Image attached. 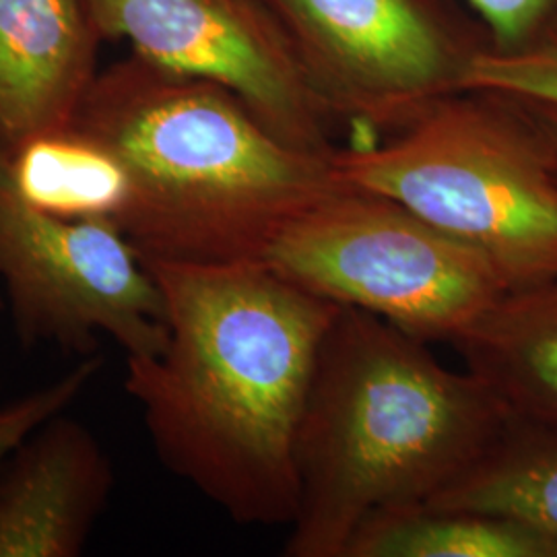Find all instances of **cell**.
Masks as SVG:
<instances>
[{
  "instance_id": "8",
  "label": "cell",
  "mask_w": 557,
  "mask_h": 557,
  "mask_svg": "<svg viewBox=\"0 0 557 557\" xmlns=\"http://www.w3.org/2000/svg\"><path fill=\"white\" fill-rule=\"evenodd\" d=\"M101 40H124L165 71L232 91L277 139L331 153L335 119L260 0H87Z\"/></svg>"
},
{
  "instance_id": "11",
  "label": "cell",
  "mask_w": 557,
  "mask_h": 557,
  "mask_svg": "<svg viewBox=\"0 0 557 557\" xmlns=\"http://www.w3.org/2000/svg\"><path fill=\"white\" fill-rule=\"evenodd\" d=\"M455 345L508 418L557 430V277L508 289Z\"/></svg>"
},
{
  "instance_id": "9",
  "label": "cell",
  "mask_w": 557,
  "mask_h": 557,
  "mask_svg": "<svg viewBox=\"0 0 557 557\" xmlns=\"http://www.w3.org/2000/svg\"><path fill=\"white\" fill-rule=\"evenodd\" d=\"M114 490L98 436L62 411L0 467V557H77Z\"/></svg>"
},
{
  "instance_id": "7",
  "label": "cell",
  "mask_w": 557,
  "mask_h": 557,
  "mask_svg": "<svg viewBox=\"0 0 557 557\" xmlns=\"http://www.w3.org/2000/svg\"><path fill=\"white\" fill-rule=\"evenodd\" d=\"M335 119L400 128L462 91L465 41L432 0H260Z\"/></svg>"
},
{
  "instance_id": "3",
  "label": "cell",
  "mask_w": 557,
  "mask_h": 557,
  "mask_svg": "<svg viewBox=\"0 0 557 557\" xmlns=\"http://www.w3.org/2000/svg\"><path fill=\"white\" fill-rule=\"evenodd\" d=\"M510 423L469 370L341 306L320 345L296 438L298 512L283 554L347 557L374 520L425 506Z\"/></svg>"
},
{
  "instance_id": "15",
  "label": "cell",
  "mask_w": 557,
  "mask_h": 557,
  "mask_svg": "<svg viewBox=\"0 0 557 557\" xmlns=\"http://www.w3.org/2000/svg\"><path fill=\"white\" fill-rule=\"evenodd\" d=\"M462 91H492L557 108V17L518 48L481 46L469 59Z\"/></svg>"
},
{
  "instance_id": "17",
  "label": "cell",
  "mask_w": 557,
  "mask_h": 557,
  "mask_svg": "<svg viewBox=\"0 0 557 557\" xmlns=\"http://www.w3.org/2000/svg\"><path fill=\"white\" fill-rule=\"evenodd\" d=\"M483 21L490 46L518 48L539 36L557 17V0H467Z\"/></svg>"
},
{
  "instance_id": "1",
  "label": "cell",
  "mask_w": 557,
  "mask_h": 557,
  "mask_svg": "<svg viewBox=\"0 0 557 557\" xmlns=\"http://www.w3.org/2000/svg\"><path fill=\"white\" fill-rule=\"evenodd\" d=\"M147 267L168 338L126 358L124 391L156 455L239 524H292L299 419L341 306L264 262Z\"/></svg>"
},
{
  "instance_id": "4",
  "label": "cell",
  "mask_w": 557,
  "mask_h": 557,
  "mask_svg": "<svg viewBox=\"0 0 557 557\" xmlns=\"http://www.w3.org/2000/svg\"><path fill=\"white\" fill-rule=\"evenodd\" d=\"M331 161L341 182L485 255L510 289L557 277V153L527 101L457 91L395 139L335 149Z\"/></svg>"
},
{
  "instance_id": "5",
  "label": "cell",
  "mask_w": 557,
  "mask_h": 557,
  "mask_svg": "<svg viewBox=\"0 0 557 557\" xmlns=\"http://www.w3.org/2000/svg\"><path fill=\"white\" fill-rule=\"evenodd\" d=\"M262 262L314 296L425 343H458L510 289L475 248L349 184L289 221Z\"/></svg>"
},
{
  "instance_id": "2",
  "label": "cell",
  "mask_w": 557,
  "mask_h": 557,
  "mask_svg": "<svg viewBox=\"0 0 557 557\" xmlns=\"http://www.w3.org/2000/svg\"><path fill=\"white\" fill-rule=\"evenodd\" d=\"M120 165L112 221L145 264L262 262L345 182L331 153L277 139L225 87L139 57L98 73L71 122Z\"/></svg>"
},
{
  "instance_id": "13",
  "label": "cell",
  "mask_w": 557,
  "mask_h": 557,
  "mask_svg": "<svg viewBox=\"0 0 557 557\" xmlns=\"http://www.w3.org/2000/svg\"><path fill=\"white\" fill-rule=\"evenodd\" d=\"M347 557H557V541L512 518L418 506L368 524Z\"/></svg>"
},
{
  "instance_id": "6",
  "label": "cell",
  "mask_w": 557,
  "mask_h": 557,
  "mask_svg": "<svg viewBox=\"0 0 557 557\" xmlns=\"http://www.w3.org/2000/svg\"><path fill=\"white\" fill-rule=\"evenodd\" d=\"M0 281L23 347L50 343L85 358L110 337L126 358H147L165 345L160 285L119 225L41 209L2 147Z\"/></svg>"
},
{
  "instance_id": "19",
  "label": "cell",
  "mask_w": 557,
  "mask_h": 557,
  "mask_svg": "<svg viewBox=\"0 0 557 557\" xmlns=\"http://www.w3.org/2000/svg\"><path fill=\"white\" fill-rule=\"evenodd\" d=\"M0 310H2V304H0Z\"/></svg>"
},
{
  "instance_id": "14",
  "label": "cell",
  "mask_w": 557,
  "mask_h": 557,
  "mask_svg": "<svg viewBox=\"0 0 557 557\" xmlns=\"http://www.w3.org/2000/svg\"><path fill=\"white\" fill-rule=\"evenodd\" d=\"M11 170L27 199L62 218L112 220L124 193L116 160L73 126L25 143Z\"/></svg>"
},
{
  "instance_id": "18",
  "label": "cell",
  "mask_w": 557,
  "mask_h": 557,
  "mask_svg": "<svg viewBox=\"0 0 557 557\" xmlns=\"http://www.w3.org/2000/svg\"><path fill=\"white\" fill-rule=\"evenodd\" d=\"M527 103H529L531 112L535 114V119L539 120V124L543 126V131L547 133V137L552 140V145H554L557 153V108L545 106V103H537V101H527Z\"/></svg>"
},
{
  "instance_id": "16",
  "label": "cell",
  "mask_w": 557,
  "mask_h": 557,
  "mask_svg": "<svg viewBox=\"0 0 557 557\" xmlns=\"http://www.w3.org/2000/svg\"><path fill=\"white\" fill-rule=\"evenodd\" d=\"M101 366L103 359L98 354L85 356L66 374L0 405V467L44 421L66 411L100 374Z\"/></svg>"
},
{
  "instance_id": "12",
  "label": "cell",
  "mask_w": 557,
  "mask_h": 557,
  "mask_svg": "<svg viewBox=\"0 0 557 557\" xmlns=\"http://www.w3.org/2000/svg\"><path fill=\"white\" fill-rule=\"evenodd\" d=\"M425 506L512 518L557 541V430L510 419L478 462Z\"/></svg>"
},
{
  "instance_id": "10",
  "label": "cell",
  "mask_w": 557,
  "mask_h": 557,
  "mask_svg": "<svg viewBox=\"0 0 557 557\" xmlns=\"http://www.w3.org/2000/svg\"><path fill=\"white\" fill-rule=\"evenodd\" d=\"M101 36L87 0H0V147L57 133L98 77Z\"/></svg>"
}]
</instances>
